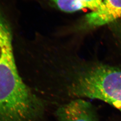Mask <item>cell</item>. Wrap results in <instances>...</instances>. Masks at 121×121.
<instances>
[{
	"instance_id": "obj_2",
	"label": "cell",
	"mask_w": 121,
	"mask_h": 121,
	"mask_svg": "<svg viewBox=\"0 0 121 121\" xmlns=\"http://www.w3.org/2000/svg\"><path fill=\"white\" fill-rule=\"evenodd\" d=\"M71 95L106 102L121 112V69L104 64L79 71L68 86Z\"/></svg>"
},
{
	"instance_id": "obj_4",
	"label": "cell",
	"mask_w": 121,
	"mask_h": 121,
	"mask_svg": "<svg viewBox=\"0 0 121 121\" xmlns=\"http://www.w3.org/2000/svg\"><path fill=\"white\" fill-rule=\"evenodd\" d=\"M121 18V0H103L99 7L87 14L84 23L89 28H95Z\"/></svg>"
},
{
	"instance_id": "obj_5",
	"label": "cell",
	"mask_w": 121,
	"mask_h": 121,
	"mask_svg": "<svg viewBox=\"0 0 121 121\" xmlns=\"http://www.w3.org/2000/svg\"><path fill=\"white\" fill-rule=\"evenodd\" d=\"M56 4L62 11L73 12L85 9V5L79 0H48Z\"/></svg>"
},
{
	"instance_id": "obj_6",
	"label": "cell",
	"mask_w": 121,
	"mask_h": 121,
	"mask_svg": "<svg viewBox=\"0 0 121 121\" xmlns=\"http://www.w3.org/2000/svg\"><path fill=\"white\" fill-rule=\"evenodd\" d=\"M84 4L86 8L95 11L99 7L103 0H79Z\"/></svg>"
},
{
	"instance_id": "obj_3",
	"label": "cell",
	"mask_w": 121,
	"mask_h": 121,
	"mask_svg": "<svg viewBox=\"0 0 121 121\" xmlns=\"http://www.w3.org/2000/svg\"><path fill=\"white\" fill-rule=\"evenodd\" d=\"M56 115L58 121H98L93 106L81 98L60 106L56 111Z\"/></svg>"
},
{
	"instance_id": "obj_1",
	"label": "cell",
	"mask_w": 121,
	"mask_h": 121,
	"mask_svg": "<svg viewBox=\"0 0 121 121\" xmlns=\"http://www.w3.org/2000/svg\"><path fill=\"white\" fill-rule=\"evenodd\" d=\"M43 110L18 74L13 47L5 49L0 54V121H34Z\"/></svg>"
}]
</instances>
